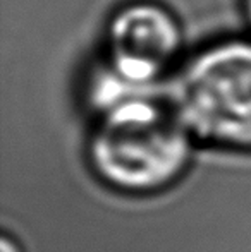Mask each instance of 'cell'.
Wrapping results in <instances>:
<instances>
[{"instance_id": "obj_1", "label": "cell", "mask_w": 251, "mask_h": 252, "mask_svg": "<svg viewBox=\"0 0 251 252\" xmlns=\"http://www.w3.org/2000/svg\"><path fill=\"white\" fill-rule=\"evenodd\" d=\"M90 101L97 120L86 158L100 184L124 196H155L188 173L194 139L165 91L131 86L102 65Z\"/></svg>"}, {"instance_id": "obj_2", "label": "cell", "mask_w": 251, "mask_h": 252, "mask_svg": "<svg viewBox=\"0 0 251 252\" xmlns=\"http://www.w3.org/2000/svg\"><path fill=\"white\" fill-rule=\"evenodd\" d=\"M167 96L194 141L251 153V40L227 38L194 52Z\"/></svg>"}, {"instance_id": "obj_3", "label": "cell", "mask_w": 251, "mask_h": 252, "mask_svg": "<svg viewBox=\"0 0 251 252\" xmlns=\"http://www.w3.org/2000/svg\"><path fill=\"white\" fill-rule=\"evenodd\" d=\"M182 28L169 7L133 0L108 16L104 33V67L124 83L157 88L178 65Z\"/></svg>"}, {"instance_id": "obj_4", "label": "cell", "mask_w": 251, "mask_h": 252, "mask_svg": "<svg viewBox=\"0 0 251 252\" xmlns=\"http://www.w3.org/2000/svg\"><path fill=\"white\" fill-rule=\"evenodd\" d=\"M0 252H24V249L12 235L3 232L2 239H0Z\"/></svg>"}, {"instance_id": "obj_5", "label": "cell", "mask_w": 251, "mask_h": 252, "mask_svg": "<svg viewBox=\"0 0 251 252\" xmlns=\"http://www.w3.org/2000/svg\"><path fill=\"white\" fill-rule=\"evenodd\" d=\"M243 12H245L246 23L251 30V0H243Z\"/></svg>"}]
</instances>
